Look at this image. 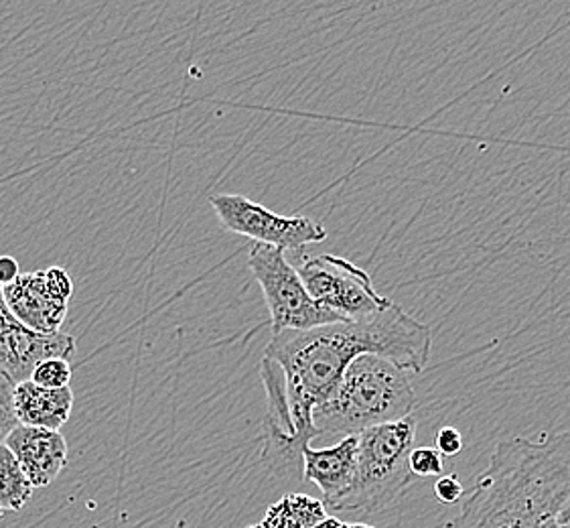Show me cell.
Segmentation results:
<instances>
[{"label":"cell","instance_id":"obj_20","mask_svg":"<svg viewBox=\"0 0 570 528\" xmlns=\"http://www.w3.org/2000/svg\"><path fill=\"white\" fill-rule=\"evenodd\" d=\"M19 275H21V268H19L17 258H12V256H0V285H2V287L11 285L12 281Z\"/></svg>","mask_w":570,"mask_h":528},{"label":"cell","instance_id":"obj_15","mask_svg":"<svg viewBox=\"0 0 570 528\" xmlns=\"http://www.w3.org/2000/svg\"><path fill=\"white\" fill-rule=\"evenodd\" d=\"M73 379V368L63 358H47L35 366L31 382L43 389H66Z\"/></svg>","mask_w":570,"mask_h":528},{"label":"cell","instance_id":"obj_10","mask_svg":"<svg viewBox=\"0 0 570 528\" xmlns=\"http://www.w3.org/2000/svg\"><path fill=\"white\" fill-rule=\"evenodd\" d=\"M4 446L11 449L33 488H47L56 482L68 466V443L61 431L17 426L4 439Z\"/></svg>","mask_w":570,"mask_h":528},{"label":"cell","instance_id":"obj_9","mask_svg":"<svg viewBox=\"0 0 570 528\" xmlns=\"http://www.w3.org/2000/svg\"><path fill=\"white\" fill-rule=\"evenodd\" d=\"M4 301L14 320L35 333H59L68 317L69 303L51 289L46 271L21 273L4 287Z\"/></svg>","mask_w":570,"mask_h":528},{"label":"cell","instance_id":"obj_11","mask_svg":"<svg viewBox=\"0 0 570 528\" xmlns=\"http://www.w3.org/2000/svg\"><path fill=\"white\" fill-rule=\"evenodd\" d=\"M303 480L313 482L323 495V506L333 512L352 490L357 470V436L342 437L331 448L303 449Z\"/></svg>","mask_w":570,"mask_h":528},{"label":"cell","instance_id":"obj_1","mask_svg":"<svg viewBox=\"0 0 570 528\" xmlns=\"http://www.w3.org/2000/svg\"><path fill=\"white\" fill-rule=\"evenodd\" d=\"M433 352V332L394 301L357 322L331 323L305 332L273 333L264 358L281 370L293 439L288 463H303V449L320 437L313 411L340 387L345 370L360 356H380L396 366L421 374Z\"/></svg>","mask_w":570,"mask_h":528},{"label":"cell","instance_id":"obj_22","mask_svg":"<svg viewBox=\"0 0 570 528\" xmlns=\"http://www.w3.org/2000/svg\"><path fill=\"white\" fill-rule=\"evenodd\" d=\"M342 527V520H337L335 517H327L320 525H315L313 528H340Z\"/></svg>","mask_w":570,"mask_h":528},{"label":"cell","instance_id":"obj_24","mask_svg":"<svg viewBox=\"0 0 570 528\" xmlns=\"http://www.w3.org/2000/svg\"><path fill=\"white\" fill-rule=\"evenodd\" d=\"M246 528H263V527H261V525H252V527H246Z\"/></svg>","mask_w":570,"mask_h":528},{"label":"cell","instance_id":"obj_2","mask_svg":"<svg viewBox=\"0 0 570 528\" xmlns=\"http://www.w3.org/2000/svg\"><path fill=\"white\" fill-rule=\"evenodd\" d=\"M570 498V433L500 441L451 528H554Z\"/></svg>","mask_w":570,"mask_h":528},{"label":"cell","instance_id":"obj_7","mask_svg":"<svg viewBox=\"0 0 570 528\" xmlns=\"http://www.w3.org/2000/svg\"><path fill=\"white\" fill-rule=\"evenodd\" d=\"M209 206L226 231L246 236L254 244L303 253L308 244L327 241V231L320 222L307 216H281L246 196L216 194L209 196Z\"/></svg>","mask_w":570,"mask_h":528},{"label":"cell","instance_id":"obj_17","mask_svg":"<svg viewBox=\"0 0 570 528\" xmlns=\"http://www.w3.org/2000/svg\"><path fill=\"white\" fill-rule=\"evenodd\" d=\"M12 389H14V382L0 368V443H4L7 436L19 426L12 411Z\"/></svg>","mask_w":570,"mask_h":528},{"label":"cell","instance_id":"obj_4","mask_svg":"<svg viewBox=\"0 0 570 528\" xmlns=\"http://www.w3.org/2000/svg\"><path fill=\"white\" fill-rule=\"evenodd\" d=\"M416 417L409 414L406 419L365 429L357 436L354 486L333 512L376 515L399 500L414 480L409 456L416 441Z\"/></svg>","mask_w":570,"mask_h":528},{"label":"cell","instance_id":"obj_16","mask_svg":"<svg viewBox=\"0 0 570 528\" xmlns=\"http://www.w3.org/2000/svg\"><path fill=\"white\" fill-rule=\"evenodd\" d=\"M409 468L414 478L441 476L445 468V458L434 448H414L409 456Z\"/></svg>","mask_w":570,"mask_h":528},{"label":"cell","instance_id":"obj_23","mask_svg":"<svg viewBox=\"0 0 570 528\" xmlns=\"http://www.w3.org/2000/svg\"><path fill=\"white\" fill-rule=\"evenodd\" d=\"M340 528H376L370 527V525H364V522H342V527Z\"/></svg>","mask_w":570,"mask_h":528},{"label":"cell","instance_id":"obj_8","mask_svg":"<svg viewBox=\"0 0 570 528\" xmlns=\"http://www.w3.org/2000/svg\"><path fill=\"white\" fill-rule=\"evenodd\" d=\"M76 340L68 333H35L14 320L0 285V368L19 384L31 379L35 366L47 358H69L76 354Z\"/></svg>","mask_w":570,"mask_h":528},{"label":"cell","instance_id":"obj_21","mask_svg":"<svg viewBox=\"0 0 570 528\" xmlns=\"http://www.w3.org/2000/svg\"><path fill=\"white\" fill-rule=\"evenodd\" d=\"M557 525L570 528V498L564 505L560 506L559 515H557Z\"/></svg>","mask_w":570,"mask_h":528},{"label":"cell","instance_id":"obj_6","mask_svg":"<svg viewBox=\"0 0 570 528\" xmlns=\"http://www.w3.org/2000/svg\"><path fill=\"white\" fill-rule=\"evenodd\" d=\"M297 268L313 301L340 315L343 322H357L389 307V297L380 295L372 276L357 264L335 254L286 253Z\"/></svg>","mask_w":570,"mask_h":528},{"label":"cell","instance_id":"obj_3","mask_svg":"<svg viewBox=\"0 0 570 528\" xmlns=\"http://www.w3.org/2000/svg\"><path fill=\"white\" fill-rule=\"evenodd\" d=\"M416 392L406 370L386 358H355L340 387L313 411L320 436H360L365 429L414 414Z\"/></svg>","mask_w":570,"mask_h":528},{"label":"cell","instance_id":"obj_13","mask_svg":"<svg viewBox=\"0 0 570 528\" xmlns=\"http://www.w3.org/2000/svg\"><path fill=\"white\" fill-rule=\"evenodd\" d=\"M330 517L320 498L308 495H286L264 515L263 528H313Z\"/></svg>","mask_w":570,"mask_h":528},{"label":"cell","instance_id":"obj_12","mask_svg":"<svg viewBox=\"0 0 570 528\" xmlns=\"http://www.w3.org/2000/svg\"><path fill=\"white\" fill-rule=\"evenodd\" d=\"M71 409L73 391L69 387L43 389L31 380H24L12 389V411L19 426L61 431V427L68 423Z\"/></svg>","mask_w":570,"mask_h":528},{"label":"cell","instance_id":"obj_19","mask_svg":"<svg viewBox=\"0 0 570 528\" xmlns=\"http://www.w3.org/2000/svg\"><path fill=\"white\" fill-rule=\"evenodd\" d=\"M434 495L443 505H456L465 495V488L456 476H441L434 483Z\"/></svg>","mask_w":570,"mask_h":528},{"label":"cell","instance_id":"obj_5","mask_svg":"<svg viewBox=\"0 0 570 528\" xmlns=\"http://www.w3.org/2000/svg\"><path fill=\"white\" fill-rule=\"evenodd\" d=\"M252 276L263 289L271 313L273 333L305 332L331 323H342L340 315L313 301L297 268L281 248L254 244L248 256Z\"/></svg>","mask_w":570,"mask_h":528},{"label":"cell","instance_id":"obj_18","mask_svg":"<svg viewBox=\"0 0 570 528\" xmlns=\"http://www.w3.org/2000/svg\"><path fill=\"white\" fill-rule=\"evenodd\" d=\"M434 449L443 458H455L463 449V436L459 433V429H455V427H443V429H439V433L434 437Z\"/></svg>","mask_w":570,"mask_h":528},{"label":"cell","instance_id":"obj_14","mask_svg":"<svg viewBox=\"0 0 570 528\" xmlns=\"http://www.w3.org/2000/svg\"><path fill=\"white\" fill-rule=\"evenodd\" d=\"M33 486L27 480L11 449L0 443V512H17L33 496Z\"/></svg>","mask_w":570,"mask_h":528}]
</instances>
